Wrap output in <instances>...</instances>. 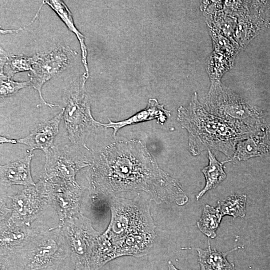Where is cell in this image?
<instances>
[{"instance_id": "9a60e30c", "label": "cell", "mask_w": 270, "mask_h": 270, "mask_svg": "<svg viewBox=\"0 0 270 270\" xmlns=\"http://www.w3.org/2000/svg\"><path fill=\"white\" fill-rule=\"evenodd\" d=\"M270 128L238 142L232 158L234 162L245 161L270 153Z\"/></svg>"}, {"instance_id": "484cf974", "label": "cell", "mask_w": 270, "mask_h": 270, "mask_svg": "<svg viewBox=\"0 0 270 270\" xmlns=\"http://www.w3.org/2000/svg\"><path fill=\"white\" fill-rule=\"evenodd\" d=\"M168 270H180L177 268L171 261H169L168 264Z\"/></svg>"}, {"instance_id": "cb8c5ba5", "label": "cell", "mask_w": 270, "mask_h": 270, "mask_svg": "<svg viewBox=\"0 0 270 270\" xmlns=\"http://www.w3.org/2000/svg\"><path fill=\"white\" fill-rule=\"evenodd\" d=\"M8 57L6 52L0 48V76L5 75L4 74V68L8 62Z\"/></svg>"}, {"instance_id": "7402d4cb", "label": "cell", "mask_w": 270, "mask_h": 270, "mask_svg": "<svg viewBox=\"0 0 270 270\" xmlns=\"http://www.w3.org/2000/svg\"><path fill=\"white\" fill-rule=\"evenodd\" d=\"M40 58V56L39 54L31 57L18 56H8L4 66L8 70L6 76L12 78L16 73L28 70L32 72L33 66Z\"/></svg>"}, {"instance_id": "4fadbf2b", "label": "cell", "mask_w": 270, "mask_h": 270, "mask_svg": "<svg viewBox=\"0 0 270 270\" xmlns=\"http://www.w3.org/2000/svg\"><path fill=\"white\" fill-rule=\"evenodd\" d=\"M64 110L50 120L40 124L26 137L18 140V144H22L28 148V152L40 150L45 155L53 148L56 136L59 134L60 126L63 119Z\"/></svg>"}, {"instance_id": "e0dca14e", "label": "cell", "mask_w": 270, "mask_h": 270, "mask_svg": "<svg viewBox=\"0 0 270 270\" xmlns=\"http://www.w3.org/2000/svg\"><path fill=\"white\" fill-rule=\"evenodd\" d=\"M42 2L48 5L56 12L70 30L74 32L78 38L82 52V62L86 71L83 76L86 81L89 76V70L88 64V50L84 42L85 36L76 28L72 14L63 1L48 0H44Z\"/></svg>"}, {"instance_id": "ac0fdd59", "label": "cell", "mask_w": 270, "mask_h": 270, "mask_svg": "<svg viewBox=\"0 0 270 270\" xmlns=\"http://www.w3.org/2000/svg\"><path fill=\"white\" fill-rule=\"evenodd\" d=\"M239 248H236L224 253L212 249L208 241V246L206 249H197L200 270H236L234 264L230 263L226 256L231 252Z\"/></svg>"}, {"instance_id": "3957f363", "label": "cell", "mask_w": 270, "mask_h": 270, "mask_svg": "<svg viewBox=\"0 0 270 270\" xmlns=\"http://www.w3.org/2000/svg\"><path fill=\"white\" fill-rule=\"evenodd\" d=\"M71 264V252L58 226L40 232L21 248L0 256V270H60Z\"/></svg>"}, {"instance_id": "44dd1931", "label": "cell", "mask_w": 270, "mask_h": 270, "mask_svg": "<svg viewBox=\"0 0 270 270\" xmlns=\"http://www.w3.org/2000/svg\"><path fill=\"white\" fill-rule=\"evenodd\" d=\"M222 216L213 206L206 205L201 218L198 222V226L200 232L209 238L216 237V231L219 228Z\"/></svg>"}, {"instance_id": "2e32d148", "label": "cell", "mask_w": 270, "mask_h": 270, "mask_svg": "<svg viewBox=\"0 0 270 270\" xmlns=\"http://www.w3.org/2000/svg\"><path fill=\"white\" fill-rule=\"evenodd\" d=\"M170 116V112L166 110L164 105L160 104L156 99L151 98L149 100L146 108L130 118L118 122H113L109 120V123L104 124L99 122V124L106 128L113 129L115 136L119 130L126 126L154 119H156L159 123L163 124Z\"/></svg>"}, {"instance_id": "7a4b0ae2", "label": "cell", "mask_w": 270, "mask_h": 270, "mask_svg": "<svg viewBox=\"0 0 270 270\" xmlns=\"http://www.w3.org/2000/svg\"><path fill=\"white\" fill-rule=\"evenodd\" d=\"M178 120L188 133V148L194 156L212 150L232 159L238 142L256 134L208 112L196 93L188 107L178 109Z\"/></svg>"}, {"instance_id": "9c48e42d", "label": "cell", "mask_w": 270, "mask_h": 270, "mask_svg": "<svg viewBox=\"0 0 270 270\" xmlns=\"http://www.w3.org/2000/svg\"><path fill=\"white\" fill-rule=\"evenodd\" d=\"M78 146L72 143L54 146L46 156V163L42 176L50 180L58 178L77 182L78 173L91 165L86 160Z\"/></svg>"}, {"instance_id": "5bb4252c", "label": "cell", "mask_w": 270, "mask_h": 270, "mask_svg": "<svg viewBox=\"0 0 270 270\" xmlns=\"http://www.w3.org/2000/svg\"><path fill=\"white\" fill-rule=\"evenodd\" d=\"M34 154L29 153L24 158L0 166V186H35L31 172V163Z\"/></svg>"}, {"instance_id": "603a6c76", "label": "cell", "mask_w": 270, "mask_h": 270, "mask_svg": "<svg viewBox=\"0 0 270 270\" xmlns=\"http://www.w3.org/2000/svg\"><path fill=\"white\" fill-rule=\"evenodd\" d=\"M0 96L2 98L11 96L22 89L32 86L30 80L17 82L6 75L0 76Z\"/></svg>"}, {"instance_id": "30bf717a", "label": "cell", "mask_w": 270, "mask_h": 270, "mask_svg": "<svg viewBox=\"0 0 270 270\" xmlns=\"http://www.w3.org/2000/svg\"><path fill=\"white\" fill-rule=\"evenodd\" d=\"M74 55V52L69 48H57L40 57L33 66L30 80L31 86L37 90L42 103L45 106L50 108L58 106L48 103L44 100L42 94L43 86L54 76L65 70Z\"/></svg>"}, {"instance_id": "277c9868", "label": "cell", "mask_w": 270, "mask_h": 270, "mask_svg": "<svg viewBox=\"0 0 270 270\" xmlns=\"http://www.w3.org/2000/svg\"><path fill=\"white\" fill-rule=\"evenodd\" d=\"M107 198L111 220L108 228L98 240L110 262L116 259V249L125 240L138 236L156 234V226L148 200L140 196L134 200L116 196Z\"/></svg>"}, {"instance_id": "d6986e66", "label": "cell", "mask_w": 270, "mask_h": 270, "mask_svg": "<svg viewBox=\"0 0 270 270\" xmlns=\"http://www.w3.org/2000/svg\"><path fill=\"white\" fill-rule=\"evenodd\" d=\"M209 164L202 170L206 180L204 188L196 196V200L201 198L206 193L216 188L226 178L224 164L228 161L219 162L214 154L208 150Z\"/></svg>"}, {"instance_id": "4316f807", "label": "cell", "mask_w": 270, "mask_h": 270, "mask_svg": "<svg viewBox=\"0 0 270 270\" xmlns=\"http://www.w3.org/2000/svg\"><path fill=\"white\" fill-rule=\"evenodd\" d=\"M74 270H89L85 269V268L76 266H75V268Z\"/></svg>"}, {"instance_id": "ffe728a7", "label": "cell", "mask_w": 270, "mask_h": 270, "mask_svg": "<svg viewBox=\"0 0 270 270\" xmlns=\"http://www.w3.org/2000/svg\"><path fill=\"white\" fill-rule=\"evenodd\" d=\"M247 196L234 194L218 202L216 209L222 216L243 218L246 214Z\"/></svg>"}, {"instance_id": "8992f818", "label": "cell", "mask_w": 270, "mask_h": 270, "mask_svg": "<svg viewBox=\"0 0 270 270\" xmlns=\"http://www.w3.org/2000/svg\"><path fill=\"white\" fill-rule=\"evenodd\" d=\"M208 106L211 114L254 133L269 127L262 110L220 87L210 91Z\"/></svg>"}, {"instance_id": "7c38bea8", "label": "cell", "mask_w": 270, "mask_h": 270, "mask_svg": "<svg viewBox=\"0 0 270 270\" xmlns=\"http://www.w3.org/2000/svg\"><path fill=\"white\" fill-rule=\"evenodd\" d=\"M0 256L21 248L40 232L41 226L28 225L10 216L0 220Z\"/></svg>"}, {"instance_id": "5b68a950", "label": "cell", "mask_w": 270, "mask_h": 270, "mask_svg": "<svg viewBox=\"0 0 270 270\" xmlns=\"http://www.w3.org/2000/svg\"><path fill=\"white\" fill-rule=\"evenodd\" d=\"M0 207V218L10 216L33 226L50 208H54L50 180L41 176L35 186H26L14 195L1 192Z\"/></svg>"}, {"instance_id": "8fae6325", "label": "cell", "mask_w": 270, "mask_h": 270, "mask_svg": "<svg viewBox=\"0 0 270 270\" xmlns=\"http://www.w3.org/2000/svg\"><path fill=\"white\" fill-rule=\"evenodd\" d=\"M50 180V179H48ZM52 204L60 224L82 213L84 190L77 182L58 178L50 180Z\"/></svg>"}, {"instance_id": "52a82bcc", "label": "cell", "mask_w": 270, "mask_h": 270, "mask_svg": "<svg viewBox=\"0 0 270 270\" xmlns=\"http://www.w3.org/2000/svg\"><path fill=\"white\" fill-rule=\"evenodd\" d=\"M86 82L73 90L64 110L63 120L71 143L89 150L86 140L94 126H100L93 118L90 105L86 92Z\"/></svg>"}, {"instance_id": "ba28073f", "label": "cell", "mask_w": 270, "mask_h": 270, "mask_svg": "<svg viewBox=\"0 0 270 270\" xmlns=\"http://www.w3.org/2000/svg\"><path fill=\"white\" fill-rule=\"evenodd\" d=\"M68 245L74 266L92 270L90 261L98 240L101 234L92 221L82 214L58 225Z\"/></svg>"}, {"instance_id": "d4e9b609", "label": "cell", "mask_w": 270, "mask_h": 270, "mask_svg": "<svg viewBox=\"0 0 270 270\" xmlns=\"http://www.w3.org/2000/svg\"><path fill=\"white\" fill-rule=\"evenodd\" d=\"M0 144H17L18 140L14 138H8L6 137L0 136Z\"/></svg>"}, {"instance_id": "6da1fadb", "label": "cell", "mask_w": 270, "mask_h": 270, "mask_svg": "<svg viewBox=\"0 0 270 270\" xmlns=\"http://www.w3.org/2000/svg\"><path fill=\"white\" fill-rule=\"evenodd\" d=\"M89 181L92 194L112 198L122 192L142 190L158 204L184 206L188 198L181 185L162 170L139 141L108 146L95 160Z\"/></svg>"}]
</instances>
